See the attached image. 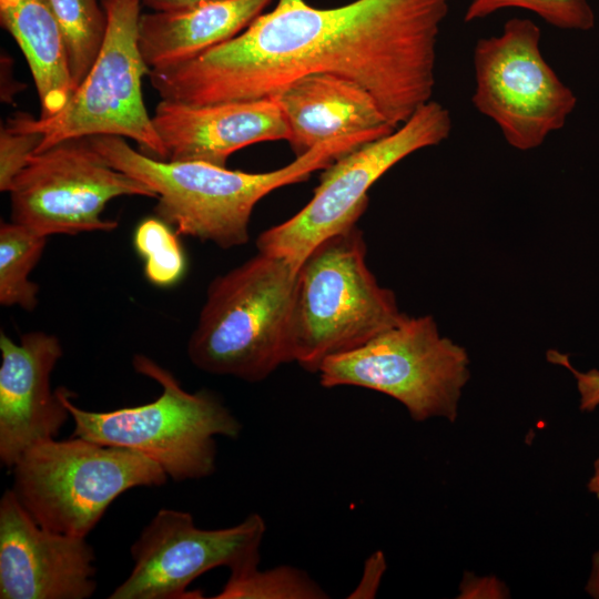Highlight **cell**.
Listing matches in <instances>:
<instances>
[{
  "label": "cell",
  "mask_w": 599,
  "mask_h": 599,
  "mask_svg": "<svg viewBox=\"0 0 599 599\" xmlns=\"http://www.w3.org/2000/svg\"><path fill=\"white\" fill-rule=\"evenodd\" d=\"M448 0H355L321 9L277 0L234 38L149 79L161 100L193 105L270 98L333 73L366 89L397 128L432 100Z\"/></svg>",
  "instance_id": "obj_1"
},
{
  "label": "cell",
  "mask_w": 599,
  "mask_h": 599,
  "mask_svg": "<svg viewBox=\"0 0 599 599\" xmlns=\"http://www.w3.org/2000/svg\"><path fill=\"white\" fill-rule=\"evenodd\" d=\"M380 136L364 131L323 142L274 171L248 173L202 161H164L134 150L124 138L90 136L94 149L111 164L146 184L155 194V216L177 234L221 248L247 243L256 203L272 191L306 181L341 155Z\"/></svg>",
  "instance_id": "obj_2"
},
{
  "label": "cell",
  "mask_w": 599,
  "mask_h": 599,
  "mask_svg": "<svg viewBox=\"0 0 599 599\" xmlns=\"http://www.w3.org/2000/svg\"><path fill=\"white\" fill-rule=\"evenodd\" d=\"M297 270L258 252L210 283L187 356L199 369L256 383L294 362Z\"/></svg>",
  "instance_id": "obj_3"
},
{
  "label": "cell",
  "mask_w": 599,
  "mask_h": 599,
  "mask_svg": "<svg viewBox=\"0 0 599 599\" xmlns=\"http://www.w3.org/2000/svg\"><path fill=\"white\" fill-rule=\"evenodd\" d=\"M132 365L138 374L161 386L158 398L134 407L91 412L75 405L68 388L59 387L74 423L73 436L140 451L175 481L212 475L215 437L237 438L240 420L215 393L185 390L169 369L149 356L135 354Z\"/></svg>",
  "instance_id": "obj_4"
},
{
  "label": "cell",
  "mask_w": 599,
  "mask_h": 599,
  "mask_svg": "<svg viewBox=\"0 0 599 599\" xmlns=\"http://www.w3.org/2000/svg\"><path fill=\"white\" fill-rule=\"evenodd\" d=\"M405 316L394 292L368 268L364 236L355 225L316 245L297 270L294 362L317 373L327 358L364 345Z\"/></svg>",
  "instance_id": "obj_5"
},
{
  "label": "cell",
  "mask_w": 599,
  "mask_h": 599,
  "mask_svg": "<svg viewBox=\"0 0 599 599\" xmlns=\"http://www.w3.org/2000/svg\"><path fill=\"white\" fill-rule=\"evenodd\" d=\"M11 469V489L40 526L80 537L91 532L124 491L160 487L169 478L140 451L79 436L40 443Z\"/></svg>",
  "instance_id": "obj_6"
},
{
  "label": "cell",
  "mask_w": 599,
  "mask_h": 599,
  "mask_svg": "<svg viewBox=\"0 0 599 599\" xmlns=\"http://www.w3.org/2000/svg\"><path fill=\"white\" fill-rule=\"evenodd\" d=\"M466 349L441 336L434 317L405 316L364 345L324 361L317 374L323 387L357 386L399 402L412 419L458 416L470 378Z\"/></svg>",
  "instance_id": "obj_7"
},
{
  "label": "cell",
  "mask_w": 599,
  "mask_h": 599,
  "mask_svg": "<svg viewBox=\"0 0 599 599\" xmlns=\"http://www.w3.org/2000/svg\"><path fill=\"white\" fill-rule=\"evenodd\" d=\"M108 18L103 45L83 82L54 116L18 112L8 123L39 132L41 152L70 138L116 135L133 140L143 154L166 160L165 149L142 97L150 72L139 47L141 0H100Z\"/></svg>",
  "instance_id": "obj_8"
},
{
  "label": "cell",
  "mask_w": 599,
  "mask_h": 599,
  "mask_svg": "<svg viewBox=\"0 0 599 599\" xmlns=\"http://www.w3.org/2000/svg\"><path fill=\"white\" fill-rule=\"evenodd\" d=\"M451 128L448 109L430 100L390 133L341 155L324 169L301 211L258 235L257 251L298 268L316 245L356 225L379 177L412 153L441 143Z\"/></svg>",
  "instance_id": "obj_9"
},
{
  "label": "cell",
  "mask_w": 599,
  "mask_h": 599,
  "mask_svg": "<svg viewBox=\"0 0 599 599\" xmlns=\"http://www.w3.org/2000/svg\"><path fill=\"white\" fill-rule=\"evenodd\" d=\"M540 40L534 21L511 18L500 34L481 38L474 48L473 104L519 151L540 146L577 104L542 55Z\"/></svg>",
  "instance_id": "obj_10"
},
{
  "label": "cell",
  "mask_w": 599,
  "mask_h": 599,
  "mask_svg": "<svg viewBox=\"0 0 599 599\" xmlns=\"http://www.w3.org/2000/svg\"><path fill=\"white\" fill-rule=\"evenodd\" d=\"M9 193L10 221L47 237L111 232L118 222L101 216L111 200L156 199L146 184L109 164L90 136L65 139L34 153Z\"/></svg>",
  "instance_id": "obj_11"
},
{
  "label": "cell",
  "mask_w": 599,
  "mask_h": 599,
  "mask_svg": "<svg viewBox=\"0 0 599 599\" xmlns=\"http://www.w3.org/2000/svg\"><path fill=\"white\" fill-rule=\"evenodd\" d=\"M266 524L250 514L240 524L222 529H201L190 512L160 509L132 544L133 568L110 599H199L187 587L219 567L230 577L258 567Z\"/></svg>",
  "instance_id": "obj_12"
},
{
  "label": "cell",
  "mask_w": 599,
  "mask_h": 599,
  "mask_svg": "<svg viewBox=\"0 0 599 599\" xmlns=\"http://www.w3.org/2000/svg\"><path fill=\"white\" fill-rule=\"evenodd\" d=\"M87 537L40 526L12 489L0 499V598L88 599L97 590Z\"/></svg>",
  "instance_id": "obj_13"
},
{
  "label": "cell",
  "mask_w": 599,
  "mask_h": 599,
  "mask_svg": "<svg viewBox=\"0 0 599 599\" xmlns=\"http://www.w3.org/2000/svg\"><path fill=\"white\" fill-rule=\"evenodd\" d=\"M0 460L8 468L33 446L59 436L71 418L51 375L63 355L60 339L34 331L12 341L0 333Z\"/></svg>",
  "instance_id": "obj_14"
},
{
  "label": "cell",
  "mask_w": 599,
  "mask_h": 599,
  "mask_svg": "<svg viewBox=\"0 0 599 599\" xmlns=\"http://www.w3.org/2000/svg\"><path fill=\"white\" fill-rule=\"evenodd\" d=\"M152 121L165 149V161L226 166L240 149L290 136L283 113L271 98L201 105L161 100Z\"/></svg>",
  "instance_id": "obj_15"
},
{
  "label": "cell",
  "mask_w": 599,
  "mask_h": 599,
  "mask_svg": "<svg viewBox=\"0 0 599 599\" xmlns=\"http://www.w3.org/2000/svg\"><path fill=\"white\" fill-rule=\"evenodd\" d=\"M270 98L283 113L296 156L341 136L396 129L366 89L333 73L300 77Z\"/></svg>",
  "instance_id": "obj_16"
},
{
  "label": "cell",
  "mask_w": 599,
  "mask_h": 599,
  "mask_svg": "<svg viewBox=\"0 0 599 599\" xmlns=\"http://www.w3.org/2000/svg\"><path fill=\"white\" fill-rule=\"evenodd\" d=\"M272 0H204L192 7L141 14L139 47L151 69L186 62L247 28Z\"/></svg>",
  "instance_id": "obj_17"
},
{
  "label": "cell",
  "mask_w": 599,
  "mask_h": 599,
  "mask_svg": "<svg viewBox=\"0 0 599 599\" xmlns=\"http://www.w3.org/2000/svg\"><path fill=\"white\" fill-rule=\"evenodd\" d=\"M0 22L22 51L40 101V118L58 114L72 83L59 24L47 0H0Z\"/></svg>",
  "instance_id": "obj_18"
},
{
  "label": "cell",
  "mask_w": 599,
  "mask_h": 599,
  "mask_svg": "<svg viewBox=\"0 0 599 599\" xmlns=\"http://www.w3.org/2000/svg\"><path fill=\"white\" fill-rule=\"evenodd\" d=\"M47 236L13 222L0 225V304L33 311L39 286L29 278L40 261Z\"/></svg>",
  "instance_id": "obj_19"
},
{
  "label": "cell",
  "mask_w": 599,
  "mask_h": 599,
  "mask_svg": "<svg viewBox=\"0 0 599 599\" xmlns=\"http://www.w3.org/2000/svg\"><path fill=\"white\" fill-rule=\"evenodd\" d=\"M61 30L74 89L85 79L105 39L108 18L98 0H47Z\"/></svg>",
  "instance_id": "obj_20"
},
{
  "label": "cell",
  "mask_w": 599,
  "mask_h": 599,
  "mask_svg": "<svg viewBox=\"0 0 599 599\" xmlns=\"http://www.w3.org/2000/svg\"><path fill=\"white\" fill-rule=\"evenodd\" d=\"M216 599H324L328 595L304 570L280 566L260 570L258 567L230 577Z\"/></svg>",
  "instance_id": "obj_21"
},
{
  "label": "cell",
  "mask_w": 599,
  "mask_h": 599,
  "mask_svg": "<svg viewBox=\"0 0 599 599\" xmlns=\"http://www.w3.org/2000/svg\"><path fill=\"white\" fill-rule=\"evenodd\" d=\"M133 245L144 262L145 278L159 287L175 285L186 270V258L173 227L158 216L142 220L135 227Z\"/></svg>",
  "instance_id": "obj_22"
},
{
  "label": "cell",
  "mask_w": 599,
  "mask_h": 599,
  "mask_svg": "<svg viewBox=\"0 0 599 599\" xmlns=\"http://www.w3.org/2000/svg\"><path fill=\"white\" fill-rule=\"evenodd\" d=\"M507 8L528 10L564 30L585 31L595 26V13L588 0H471L464 20L473 22Z\"/></svg>",
  "instance_id": "obj_23"
},
{
  "label": "cell",
  "mask_w": 599,
  "mask_h": 599,
  "mask_svg": "<svg viewBox=\"0 0 599 599\" xmlns=\"http://www.w3.org/2000/svg\"><path fill=\"white\" fill-rule=\"evenodd\" d=\"M42 142L39 132L22 130L8 122L0 130V190L9 192L13 180Z\"/></svg>",
  "instance_id": "obj_24"
},
{
  "label": "cell",
  "mask_w": 599,
  "mask_h": 599,
  "mask_svg": "<svg viewBox=\"0 0 599 599\" xmlns=\"http://www.w3.org/2000/svg\"><path fill=\"white\" fill-rule=\"evenodd\" d=\"M547 358L550 363L558 364L569 369L576 378L579 393V408L582 412H592L599 406V370L590 369L580 372L576 369L569 356L557 351H548Z\"/></svg>",
  "instance_id": "obj_25"
},
{
  "label": "cell",
  "mask_w": 599,
  "mask_h": 599,
  "mask_svg": "<svg viewBox=\"0 0 599 599\" xmlns=\"http://www.w3.org/2000/svg\"><path fill=\"white\" fill-rule=\"evenodd\" d=\"M509 591L498 578L465 575L459 585L458 598H508Z\"/></svg>",
  "instance_id": "obj_26"
},
{
  "label": "cell",
  "mask_w": 599,
  "mask_h": 599,
  "mask_svg": "<svg viewBox=\"0 0 599 599\" xmlns=\"http://www.w3.org/2000/svg\"><path fill=\"white\" fill-rule=\"evenodd\" d=\"M385 570V560L380 551L372 555L365 564L364 573L357 588L349 598H373Z\"/></svg>",
  "instance_id": "obj_27"
},
{
  "label": "cell",
  "mask_w": 599,
  "mask_h": 599,
  "mask_svg": "<svg viewBox=\"0 0 599 599\" xmlns=\"http://www.w3.org/2000/svg\"><path fill=\"white\" fill-rule=\"evenodd\" d=\"M204 0H141V2L158 12L175 11L192 7Z\"/></svg>",
  "instance_id": "obj_28"
},
{
  "label": "cell",
  "mask_w": 599,
  "mask_h": 599,
  "mask_svg": "<svg viewBox=\"0 0 599 599\" xmlns=\"http://www.w3.org/2000/svg\"><path fill=\"white\" fill-rule=\"evenodd\" d=\"M585 591L591 598L599 599V547L591 558V566L585 585Z\"/></svg>",
  "instance_id": "obj_29"
},
{
  "label": "cell",
  "mask_w": 599,
  "mask_h": 599,
  "mask_svg": "<svg viewBox=\"0 0 599 599\" xmlns=\"http://www.w3.org/2000/svg\"><path fill=\"white\" fill-rule=\"evenodd\" d=\"M587 488L599 500V457L593 461L592 475L589 478Z\"/></svg>",
  "instance_id": "obj_30"
}]
</instances>
